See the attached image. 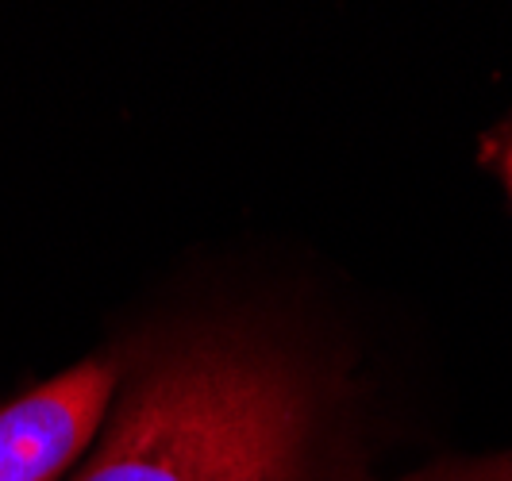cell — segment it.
I'll return each mask as SVG.
<instances>
[{
    "label": "cell",
    "instance_id": "obj_1",
    "mask_svg": "<svg viewBox=\"0 0 512 481\" xmlns=\"http://www.w3.org/2000/svg\"><path fill=\"white\" fill-rule=\"evenodd\" d=\"M316 389L282 351L201 335L131 381L74 481H305Z\"/></svg>",
    "mask_w": 512,
    "mask_h": 481
},
{
    "label": "cell",
    "instance_id": "obj_2",
    "mask_svg": "<svg viewBox=\"0 0 512 481\" xmlns=\"http://www.w3.org/2000/svg\"><path fill=\"white\" fill-rule=\"evenodd\" d=\"M116 381V358H85L0 405V481L62 478L101 428Z\"/></svg>",
    "mask_w": 512,
    "mask_h": 481
},
{
    "label": "cell",
    "instance_id": "obj_3",
    "mask_svg": "<svg viewBox=\"0 0 512 481\" xmlns=\"http://www.w3.org/2000/svg\"><path fill=\"white\" fill-rule=\"evenodd\" d=\"M409 481H512V458H482V462H447L436 470H424Z\"/></svg>",
    "mask_w": 512,
    "mask_h": 481
},
{
    "label": "cell",
    "instance_id": "obj_4",
    "mask_svg": "<svg viewBox=\"0 0 512 481\" xmlns=\"http://www.w3.org/2000/svg\"><path fill=\"white\" fill-rule=\"evenodd\" d=\"M505 181H509V189H512V143H509V151H505Z\"/></svg>",
    "mask_w": 512,
    "mask_h": 481
}]
</instances>
